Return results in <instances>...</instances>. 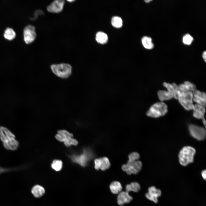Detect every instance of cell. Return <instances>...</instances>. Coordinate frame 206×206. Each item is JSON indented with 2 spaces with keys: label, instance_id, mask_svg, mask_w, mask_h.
<instances>
[{
  "label": "cell",
  "instance_id": "7a4b0ae2",
  "mask_svg": "<svg viewBox=\"0 0 206 206\" xmlns=\"http://www.w3.org/2000/svg\"><path fill=\"white\" fill-rule=\"evenodd\" d=\"M52 72L59 78L65 79L69 78L72 73V67L66 63L53 64L50 66Z\"/></svg>",
  "mask_w": 206,
  "mask_h": 206
},
{
  "label": "cell",
  "instance_id": "7402d4cb",
  "mask_svg": "<svg viewBox=\"0 0 206 206\" xmlns=\"http://www.w3.org/2000/svg\"><path fill=\"white\" fill-rule=\"evenodd\" d=\"M45 190L44 188L39 185H35L32 188L31 192L33 195L36 197H39L44 193Z\"/></svg>",
  "mask_w": 206,
  "mask_h": 206
},
{
  "label": "cell",
  "instance_id": "d6a6232c",
  "mask_svg": "<svg viewBox=\"0 0 206 206\" xmlns=\"http://www.w3.org/2000/svg\"><path fill=\"white\" fill-rule=\"evenodd\" d=\"M152 0H145V1L146 3H148L150 2Z\"/></svg>",
  "mask_w": 206,
  "mask_h": 206
},
{
  "label": "cell",
  "instance_id": "d4e9b609",
  "mask_svg": "<svg viewBox=\"0 0 206 206\" xmlns=\"http://www.w3.org/2000/svg\"><path fill=\"white\" fill-rule=\"evenodd\" d=\"M111 23L114 27L119 28L122 25V20L120 17L114 16L112 18Z\"/></svg>",
  "mask_w": 206,
  "mask_h": 206
},
{
  "label": "cell",
  "instance_id": "3957f363",
  "mask_svg": "<svg viewBox=\"0 0 206 206\" xmlns=\"http://www.w3.org/2000/svg\"><path fill=\"white\" fill-rule=\"evenodd\" d=\"M195 153L196 150L190 146L183 147L180 151L179 155L180 164L185 166L189 163H192Z\"/></svg>",
  "mask_w": 206,
  "mask_h": 206
},
{
  "label": "cell",
  "instance_id": "1f68e13d",
  "mask_svg": "<svg viewBox=\"0 0 206 206\" xmlns=\"http://www.w3.org/2000/svg\"><path fill=\"white\" fill-rule=\"evenodd\" d=\"M202 119L204 125L205 126H205H206V121H205V118L204 117H203V118Z\"/></svg>",
  "mask_w": 206,
  "mask_h": 206
},
{
  "label": "cell",
  "instance_id": "83f0119b",
  "mask_svg": "<svg viewBox=\"0 0 206 206\" xmlns=\"http://www.w3.org/2000/svg\"><path fill=\"white\" fill-rule=\"evenodd\" d=\"M140 158L139 154L137 152H133L128 156L129 160L128 161V163H132L134 162Z\"/></svg>",
  "mask_w": 206,
  "mask_h": 206
},
{
  "label": "cell",
  "instance_id": "836d02e7",
  "mask_svg": "<svg viewBox=\"0 0 206 206\" xmlns=\"http://www.w3.org/2000/svg\"><path fill=\"white\" fill-rule=\"evenodd\" d=\"M67 1L69 2H73L75 1V0H67Z\"/></svg>",
  "mask_w": 206,
  "mask_h": 206
},
{
  "label": "cell",
  "instance_id": "8fae6325",
  "mask_svg": "<svg viewBox=\"0 0 206 206\" xmlns=\"http://www.w3.org/2000/svg\"><path fill=\"white\" fill-rule=\"evenodd\" d=\"M161 194L162 192L160 189L152 186L148 188V192L146 194L145 197L149 200L156 203L158 202V198Z\"/></svg>",
  "mask_w": 206,
  "mask_h": 206
},
{
  "label": "cell",
  "instance_id": "d6986e66",
  "mask_svg": "<svg viewBox=\"0 0 206 206\" xmlns=\"http://www.w3.org/2000/svg\"><path fill=\"white\" fill-rule=\"evenodd\" d=\"M109 188L111 192L114 194H118L122 191V187L119 181H114L110 184Z\"/></svg>",
  "mask_w": 206,
  "mask_h": 206
},
{
  "label": "cell",
  "instance_id": "277c9868",
  "mask_svg": "<svg viewBox=\"0 0 206 206\" xmlns=\"http://www.w3.org/2000/svg\"><path fill=\"white\" fill-rule=\"evenodd\" d=\"M168 112L167 105L163 102H156L152 105L146 113L147 116L157 118L165 115Z\"/></svg>",
  "mask_w": 206,
  "mask_h": 206
},
{
  "label": "cell",
  "instance_id": "2e32d148",
  "mask_svg": "<svg viewBox=\"0 0 206 206\" xmlns=\"http://www.w3.org/2000/svg\"><path fill=\"white\" fill-rule=\"evenodd\" d=\"M205 107L197 104L194 105L193 109V116L197 119H201L204 117L205 112Z\"/></svg>",
  "mask_w": 206,
  "mask_h": 206
},
{
  "label": "cell",
  "instance_id": "ffe728a7",
  "mask_svg": "<svg viewBox=\"0 0 206 206\" xmlns=\"http://www.w3.org/2000/svg\"><path fill=\"white\" fill-rule=\"evenodd\" d=\"M95 39L98 43L104 44L107 42L108 38L106 33L102 31H98L96 34Z\"/></svg>",
  "mask_w": 206,
  "mask_h": 206
},
{
  "label": "cell",
  "instance_id": "7c38bea8",
  "mask_svg": "<svg viewBox=\"0 0 206 206\" xmlns=\"http://www.w3.org/2000/svg\"><path fill=\"white\" fill-rule=\"evenodd\" d=\"M193 94V101L205 107L206 104L205 93L196 89Z\"/></svg>",
  "mask_w": 206,
  "mask_h": 206
},
{
  "label": "cell",
  "instance_id": "30bf717a",
  "mask_svg": "<svg viewBox=\"0 0 206 206\" xmlns=\"http://www.w3.org/2000/svg\"><path fill=\"white\" fill-rule=\"evenodd\" d=\"M65 3V2L64 0L54 1L47 6V10L48 12L52 13H60L63 9Z\"/></svg>",
  "mask_w": 206,
  "mask_h": 206
},
{
  "label": "cell",
  "instance_id": "484cf974",
  "mask_svg": "<svg viewBox=\"0 0 206 206\" xmlns=\"http://www.w3.org/2000/svg\"><path fill=\"white\" fill-rule=\"evenodd\" d=\"M62 163L60 160H54L52 165V168L56 171H59L62 169Z\"/></svg>",
  "mask_w": 206,
  "mask_h": 206
},
{
  "label": "cell",
  "instance_id": "9c48e42d",
  "mask_svg": "<svg viewBox=\"0 0 206 206\" xmlns=\"http://www.w3.org/2000/svg\"><path fill=\"white\" fill-rule=\"evenodd\" d=\"M92 154L88 150H84L82 154L80 155H74L71 157L72 161L78 163L81 166L86 165L88 161L92 158Z\"/></svg>",
  "mask_w": 206,
  "mask_h": 206
},
{
  "label": "cell",
  "instance_id": "52a82bcc",
  "mask_svg": "<svg viewBox=\"0 0 206 206\" xmlns=\"http://www.w3.org/2000/svg\"><path fill=\"white\" fill-rule=\"evenodd\" d=\"M189 130L191 135L198 140H203L205 137L206 130L203 127L191 124L189 126Z\"/></svg>",
  "mask_w": 206,
  "mask_h": 206
},
{
  "label": "cell",
  "instance_id": "4fadbf2b",
  "mask_svg": "<svg viewBox=\"0 0 206 206\" xmlns=\"http://www.w3.org/2000/svg\"><path fill=\"white\" fill-rule=\"evenodd\" d=\"M94 163L95 168L97 170L100 169L103 171H105L108 169L110 166L109 159L105 157L95 159Z\"/></svg>",
  "mask_w": 206,
  "mask_h": 206
},
{
  "label": "cell",
  "instance_id": "9a60e30c",
  "mask_svg": "<svg viewBox=\"0 0 206 206\" xmlns=\"http://www.w3.org/2000/svg\"><path fill=\"white\" fill-rule=\"evenodd\" d=\"M133 199L129 192L126 191H121L119 193L117 196V202L120 205H123L124 204L129 203Z\"/></svg>",
  "mask_w": 206,
  "mask_h": 206
},
{
  "label": "cell",
  "instance_id": "e0dca14e",
  "mask_svg": "<svg viewBox=\"0 0 206 206\" xmlns=\"http://www.w3.org/2000/svg\"><path fill=\"white\" fill-rule=\"evenodd\" d=\"M73 136V134H72L69 133L66 130H61L58 131L55 137L58 140L65 142L68 141Z\"/></svg>",
  "mask_w": 206,
  "mask_h": 206
},
{
  "label": "cell",
  "instance_id": "cb8c5ba5",
  "mask_svg": "<svg viewBox=\"0 0 206 206\" xmlns=\"http://www.w3.org/2000/svg\"><path fill=\"white\" fill-rule=\"evenodd\" d=\"M140 184L137 182H134L127 185L125 189L126 191L128 192L130 191L137 192L140 191Z\"/></svg>",
  "mask_w": 206,
  "mask_h": 206
},
{
  "label": "cell",
  "instance_id": "8992f818",
  "mask_svg": "<svg viewBox=\"0 0 206 206\" xmlns=\"http://www.w3.org/2000/svg\"><path fill=\"white\" fill-rule=\"evenodd\" d=\"M23 36L26 43L29 44L33 42L37 37L35 26L31 25L25 26L23 29Z\"/></svg>",
  "mask_w": 206,
  "mask_h": 206
},
{
  "label": "cell",
  "instance_id": "44dd1931",
  "mask_svg": "<svg viewBox=\"0 0 206 206\" xmlns=\"http://www.w3.org/2000/svg\"><path fill=\"white\" fill-rule=\"evenodd\" d=\"M142 44L144 47L148 49H153L154 44L152 42L151 38L150 37L144 36L141 39Z\"/></svg>",
  "mask_w": 206,
  "mask_h": 206
},
{
  "label": "cell",
  "instance_id": "5bb4252c",
  "mask_svg": "<svg viewBox=\"0 0 206 206\" xmlns=\"http://www.w3.org/2000/svg\"><path fill=\"white\" fill-rule=\"evenodd\" d=\"M179 95L181 93L188 92H193L196 90L195 86L188 81H185L183 83L178 85Z\"/></svg>",
  "mask_w": 206,
  "mask_h": 206
},
{
  "label": "cell",
  "instance_id": "4316f807",
  "mask_svg": "<svg viewBox=\"0 0 206 206\" xmlns=\"http://www.w3.org/2000/svg\"><path fill=\"white\" fill-rule=\"evenodd\" d=\"M193 40V37L189 34H185L183 37V43L187 45H190Z\"/></svg>",
  "mask_w": 206,
  "mask_h": 206
},
{
  "label": "cell",
  "instance_id": "603a6c76",
  "mask_svg": "<svg viewBox=\"0 0 206 206\" xmlns=\"http://www.w3.org/2000/svg\"><path fill=\"white\" fill-rule=\"evenodd\" d=\"M3 36L5 39L11 41L15 37L16 33L12 28L8 27L4 30Z\"/></svg>",
  "mask_w": 206,
  "mask_h": 206
},
{
  "label": "cell",
  "instance_id": "f546056e",
  "mask_svg": "<svg viewBox=\"0 0 206 206\" xmlns=\"http://www.w3.org/2000/svg\"><path fill=\"white\" fill-rule=\"evenodd\" d=\"M201 175L203 179L205 180L206 179V171L205 170H203L202 171Z\"/></svg>",
  "mask_w": 206,
  "mask_h": 206
},
{
  "label": "cell",
  "instance_id": "ac0fdd59",
  "mask_svg": "<svg viewBox=\"0 0 206 206\" xmlns=\"http://www.w3.org/2000/svg\"><path fill=\"white\" fill-rule=\"evenodd\" d=\"M157 95L159 99L162 102L174 98L173 96L167 90H160L158 92Z\"/></svg>",
  "mask_w": 206,
  "mask_h": 206
},
{
  "label": "cell",
  "instance_id": "4dcf8cb0",
  "mask_svg": "<svg viewBox=\"0 0 206 206\" xmlns=\"http://www.w3.org/2000/svg\"><path fill=\"white\" fill-rule=\"evenodd\" d=\"M202 57L205 62H206V51H204L203 53L202 54Z\"/></svg>",
  "mask_w": 206,
  "mask_h": 206
},
{
  "label": "cell",
  "instance_id": "f1b7e54d",
  "mask_svg": "<svg viewBox=\"0 0 206 206\" xmlns=\"http://www.w3.org/2000/svg\"><path fill=\"white\" fill-rule=\"evenodd\" d=\"M64 143L66 146L68 147L72 145H77L78 142L76 139L72 138L68 141L64 142Z\"/></svg>",
  "mask_w": 206,
  "mask_h": 206
},
{
  "label": "cell",
  "instance_id": "6da1fadb",
  "mask_svg": "<svg viewBox=\"0 0 206 206\" xmlns=\"http://www.w3.org/2000/svg\"><path fill=\"white\" fill-rule=\"evenodd\" d=\"M0 138L5 148L7 149L15 150L18 147V142L15 135L7 128L0 127Z\"/></svg>",
  "mask_w": 206,
  "mask_h": 206
},
{
  "label": "cell",
  "instance_id": "5b68a950",
  "mask_svg": "<svg viewBox=\"0 0 206 206\" xmlns=\"http://www.w3.org/2000/svg\"><path fill=\"white\" fill-rule=\"evenodd\" d=\"M179 103L187 110H192L194 106L193 94L191 92H188L180 94L178 99Z\"/></svg>",
  "mask_w": 206,
  "mask_h": 206
},
{
  "label": "cell",
  "instance_id": "ba28073f",
  "mask_svg": "<svg viewBox=\"0 0 206 206\" xmlns=\"http://www.w3.org/2000/svg\"><path fill=\"white\" fill-rule=\"evenodd\" d=\"M142 167V162L136 160L132 163H128L122 166V170L128 175L132 174H137L141 169Z\"/></svg>",
  "mask_w": 206,
  "mask_h": 206
}]
</instances>
